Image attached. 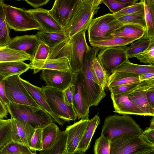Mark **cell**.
<instances>
[{
  "label": "cell",
  "mask_w": 154,
  "mask_h": 154,
  "mask_svg": "<svg viewBox=\"0 0 154 154\" xmlns=\"http://www.w3.org/2000/svg\"><path fill=\"white\" fill-rule=\"evenodd\" d=\"M11 118L12 141L28 147L35 128L26 122Z\"/></svg>",
  "instance_id": "cell-17"
},
{
  "label": "cell",
  "mask_w": 154,
  "mask_h": 154,
  "mask_svg": "<svg viewBox=\"0 0 154 154\" xmlns=\"http://www.w3.org/2000/svg\"><path fill=\"white\" fill-rule=\"evenodd\" d=\"M0 102H2H2L1 100H0Z\"/></svg>",
  "instance_id": "cell-56"
},
{
  "label": "cell",
  "mask_w": 154,
  "mask_h": 154,
  "mask_svg": "<svg viewBox=\"0 0 154 154\" xmlns=\"http://www.w3.org/2000/svg\"><path fill=\"white\" fill-rule=\"evenodd\" d=\"M40 75L46 86L62 91L75 81L77 74L72 72L54 70L42 69Z\"/></svg>",
  "instance_id": "cell-12"
},
{
  "label": "cell",
  "mask_w": 154,
  "mask_h": 154,
  "mask_svg": "<svg viewBox=\"0 0 154 154\" xmlns=\"http://www.w3.org/2000/svg\"><path fill=\"white\" fill-rule=\"evenodd\" d=\"M102 0H80L64 33L71 37L84 29L87 30L94 15L100 8Z\"/></svg>",
  "instance_id": "cell-4"
},
{
  "label": "cell",
  "mask_w": 154,
  "mask_h": 154,
  "mask_svg": "<svg viewBox=\"0 0 154 154\" xmlns=\"http://www.w3.org/2000/svg\"><path fill=\"white\" fill-rule=\"evenodd\" d=\"M36 35L40 42L46 45L50 50L68 38L64 32H46L41 30L38 32Z\"/></svg>",
  "instance_id": "cell-28"
},
{
  "label": "cell",
  "mask_w": 154,
  "mask_h": 154,
  "mask_svg": "<svg viewBox=\"0 0 154 154\" xmlns=\"http://www.w3.org/2000/svg\"><path fill=\"white\" fill-rule=\"evenodd\" d=\"M30 69L35 74L43 69L54 70L72 72L69 61L65 57L49 59L44 61L30 62Z\"/></svg>",
  "instance_id": "cell-22"
},
{
  "label": "cell",
  "mask_w": 154,
  "mask_h": 154,
  "mask_svg": "<svg viewBox=\"0 0 154 154\" xmlns=\"http://www.w3.org/2000/svg\"><path fill=\"white\" fill-rule=\"evenodd\" d=\"M154 37L144 36L126 49V53L128 58H131L145 51L149 47Z\"/></svg>",
  "instance_id": "cell-34"
},
{
  "label": "cell",
  "mask_w": 154,
  "mask_h": 154,
  "mask_svg": "<svg viewBox=\"0 0 154 154\" xmlns=\"http://www.w3.org/2000/svg\"><path fill=\"white\" fill-rule=\"evenodd\" d=\"M80 0H56L50 14L64 29L73 14Z\"/></svg>",
  "instance_id": "cell-13"
},
{
  "label": "cell",
  "mask_w": 154,
  "mask_h": 154,
  "mask_svg": "<svg viewBox=\"0 0 154 154\" xmlns=\"http://www.w3.org/2000/svg\"><path fill=\"white\" fill-rule=\"evenodd\" d=\"M100 50L98 48L90 47L84 55L83 67L79 73L90 107L97 106L106 95L105 91L101 89L95 81L92 70V61L97 57Z\"/></svg>",
  "instance_id": "cell-2"
},
{
  "label": "cell",
  "mask_w": 154,
  "mask_h": 154,
  "mask_svg": "<svg viewBox=\"0 0 154 154\" xmlns=\"http://www.w3.org/2000/svg\"><path fill=\"white\" fill-rule=\"evenodd\" d=\"M3 7L8 28L17 31L41 30L40 25L27 10L11 6L4 2Z\"/></svg>",
  "instance_id": "cell-7"
},
{
  "label": "cell",
  "mask_w": 154,
  "mask_h": 154,
  "mask_svg": "<svg viewBox=\"0 0 154 154\" xmlns=\"http://www.w3.org/2000/svg\"><path fill=\"white\" fill-rule=\"evenodd\" d=\"M146 96L149 104L154 109V78L151 79L146 89Z\"/></svg>",
  "instance_id": "cell-48"
},
{
  "label": "cell",
  "mask_w": 154,
  "mask_h": 154,
  "mask_svg": "<svg viewBox=\"0 0 154 154\" xmlns=\"http://www.w3.org/2000/svg\"><path fill=\"white\" fill-rule=\"evenodd\" d=\"M122 25L112 14L93 19L87 29L89 42L113 38L111 34Z\"/></svg>",
  "instance_id": "cell-8"
},
{
  "label": "cell",
  "mask_w": 154,
  "mask_h": 154,
  "mask_svg": "<svg viewBox=\"0 0 154 154\" xmlns=\"http://www.w3.org/2000/svg\"><path fill=\"white\" fill-rule=\"evenodd\" d=\"M135 57L142 63L154 66V39L147 49L137 54Z\"/></svg>",
  "instance_id": "cell-41"
},
{
  "label": "cell",
  "mask_w": 154,
  "mask_h": 154,
  "mask_svg": "<svg viewBox=\"0 0 154 154\" xmlns=\"http://www.w3.org/2000/svg\"><path fill=\"white\" fill-rule=\"evenodd\" d=\"M146 24L144 36L154 37V0H142Z\"/></svg>",
  "instance_id": "cell-33"
},
{
  "label": "cell",
  "mask_w": 154,
  "mask_h": 154,
  "mask_svg": "<svg viewBox=\"0 0 154 154\" xmlns=\"http://www.w3.org/2000/svg\"><path fill=\"white\" fill-rule=\"evenodd\" d=\"M127 47H110L100 50L97 57L108 73L111 74L118 67L129 60L125 51Z\"/></svg>",
  "instance_id": "cell-11"
},
{
  "label": "cell",
  "mask_w": 154,
  "mask_h": 154,
  "mask_svg": "<svg viewBox=\"0 0 154 154\" xmlns=\"http://www.w3.org/2000/svg\"><path fill=\"white\" fill-rule=\"evenodd\" d=\"M20 80L29 93L41 109L50 115L54 121L60 125L63 126L65 124L64 121L59 119L51 110L47 103L42 88L34 85L21 78Z\"/></svg>",
  "instance_id": "cell-20"
},
{
  "label": "cell",
  "mask_w": 154,
  "mask_h": 154,
  "mask_svg": "<svg viewBox=\"0 0 154 154\" xmlns=\"http://www.w3.org/2000/svg\"><path fill=\"white\" fill-rule=\"evenodd\" d=\"M42 128L35 129L28 146L31 151H42Z\"/></svg>",
  "instance_id": "cell-43"
},
{
  "label": "cell",
  "mask_w": 154,
  "mask_h": 154,
  "mask_svg": "<svg viewBox=\"0 0 154 154\" xmlns=\"http://www.w3.org/2000/svg\"><path fill=\"white\" fill-rule=\"evenodd\" d=\"M139 75L128 72H114L109 77L108 88L130 83L139 82Z\"/></svg>",
  "instance_id": "cell-26"
},
{
  "label": "cell",
  "mask_w": 154,
  "mask_h": 154,
  "mask_svg": "<svg viewBox=\"0 0 154 154\" xmlns=\"http://www.w3.org/2000/svg\"><path fill=\"white\" fill-rule=\"evenodd\" d=\"M144 11V5L142 0L128 6L120 11L113 14L116 17L128 15Z\"/></svg>",
  "instance_id": "cell-42"
},
{
  "label": "cell",
  "mask_w": 154,
  "mask_h": 154,
  "mask_svg": "<svg viewBox=\"0 0 154 154\" xmlns=\"http://www.w3.org/2000/svg\"><path fill=\"white\" fill-rule=\"evenodd\" d=\"M116 18L123 25H135L142 27L146 30V24L144 11Z\"/></svg>",
  "instance_id": "cell-38"
},
{
  "label": "cell",
  "mask_w": 154,
  "mask_h": 154,
  "mask_svg": "<svg viewBox=\"0 0 154 154\" xmlns=\"http://www.w3.org/2000/svg\"><path fill=\"white\" fill-rule=\"evenodd\" d=\"M114 72H126L139 75L147 72L154 73V66L134 64L128 60L118 67Z\"/></svg>",
  "instance_id": "cell-35"
},
{
  "label": "cell",
  "mask_w": 154,
  "mask_h": 154,
  "mask_svg": "<svg viewBox=\"0 0 154 154\" xmlns=\"http://www.w3.org/2000/svg\"><path fill=\"white\" fill-rule=\"evenodd\" d=\"M0 48H1V47H0Z\"/></svg>",
  "instance_id": "cell-57"
},
{
  "label": "cell",
  "mask_w": 154,
  "mask_h": 154,
  "mask_svg": "<svg viewBox=\"0 0 154 154\" xmlns=\"http://www.w3.org/2000/svg\"><path fill=\"white\" fill-rule=\"evenodd\" d=\"M140 82L112 86L108 88L111 93L112 94L126 93L133 90L140 84Z\"/></svg>",
  "instance_id": "cell-46"
},
{
  "label": "cell",
  "mask_w": 154,
  "mask_h": 154,
  "mask_svg": "<svg viewBox=\"0 0 154 154\" xmlns=\"http://www.w3.org/2000/svg\"><path fill=\"white\" fill-rule=\"evenodd\" d=\"M143 131L131 117L114 115L106 117L101 134L111 141L125 136L140 135Z\"/></svg>",
  "instance_id": "cell-3"
},
{
  "label": "cell",
  "mask_w": 154,
  "mask_h": 154,
  "mask_svg": "<svg viewBox=\"0 0 154 154\" xmlns=\"http://www.w3.org/2000/svg\"><path fill=\"white\" fill-rule=\"evenodd\" d=\"M8 113L6 106L0 102V119L7 118Z\"/></svg>",
  "instance_id": "cell-53"
},
{
  "label": "cell",
  "mask_w": 154,
  "mask_h": 154,
  "mask_svg": "<svg viewBox=\"0 0 154 154\" xmlns=\"http://www.w3.org/2000/svg\"><path fill=\"white\" fill-rule=\"evenodd\" d=\"M150 127L154 128V116H152V119H151L150 122Z\"/></svg>",
  "instance_id": "cell-54"
},
{
  "label": "cell",
  "mask_w": 154,
  "mask_h": 154,
  "mask_svg": "<svg viewBox=\"0 0 154 154\" xmlns=\"http://www.w3.org/2000/svg\"><path fill=\"white\" fill-rule=\"evenodd\" d=\"M67 134L65 130L60 131L58 137L54 144L50 148L41 151L38 154H67L66 151ZM73 154H86L79 151Z\"/></svg>",
  "instance_id": "cell-31"
},
{
  "label": "cell",
  "mask_w": 154,
  "mask_h": 154,
  "mask_svg": "<svg viewBox=\"0 0 154 154\" xmlns=\"http://www.w3.org/2000/svg\"><path fill=\"white\" fill-rule=\"evenodd\" d=\"M50 48L46 45L40 42L33 59L30 62L44 61L48 58L50 52Z\"/></svg>",
  "instance_id": "cell-44"
},
{
  "label": "cell",
  "mask_w": 154,
  "mask_h": 154,
  "mask_svg": "<svg viewBox=\"0 0 154 154\" xmlns=\"http://www.w3.org/2000/svg\"><path fill=\"white\" fill-rule=\"evenodd\" d=\"M115 110L123 115H134L145 116L143 112L128 99L127 93L110 94Z\"/></svg>",
  "instance_id": "cell-21"
},
{
  "label": "cell",
  "mask_w": 154,
  "mask_h": 154,
  "mask_svg": "<svg viewBox=\"0 0 154 154\" xmlns=\"http://www.w3.org/2000/svg\"><path fill=\"white\" fill-rule=\"evenodd\" d=\"M13 120L0 119V149L12 141L11 128Z\"/></svg>",
  "instance_id": "cell-37"
},
{
  "label": "cell",
  "mask_w": 154,
  "mask_h": 154,
  "mask_svg": "<svg viewBox=\"0 0 154 154\" xmlns=\"http://www.w3.org/2000/svg\"><path fill=\"white\" fill-rule=\"evenodd\" d=\"M4 78L0 76V99L6 106L10 103L6 96Z\"/></svg>",
  "instance_id": "cell-49"
},
{
  "label": "cell",
  "mask_w": 154,
  "mask_h": 154,
  "mask_svg": "<svg viewBox=\"0 0 154 154\" xmlns=\"http://www.w3.org/2000/svg\"><path fill=\"white\" fill-rule=\"evenodd\" d=\"M102 3L108 7L112 14L116 13L123 8L135 3H122L119 0H102Z\"/></svg>",
  "instance_id": "cell-45"
},
{
  "label": "cell",
  "mask_w": 154,
  "mask_h": 154,
  "mask_svg": "<svg viewBox=\"0 0 154 154\" xmlns=\"http://www.w3.org/2000/svg\"><path fill=\"white\" fill-rule=\"evenodd\" d=\"M100 123V118L96 114L89 120L83 136L79 142L77 151L85 153L90 146L91 142L94 132Z\"/></svg>",
  "instance_id": "cell-24"
},
{
  "label": "cell",
  "mask_w": 154,
  "mask_h": 154,
  "mask_svg": "<svg viewBox=\"0 0 154 154\" xmlns=\"http://www.w3.org/2000/svg\"><path fill=\"white\" fill-rule=\"evenodd\" d=\"M142 134L150 143L154 144V128L149 127L143 131Z\"/></svg>",
  "instance_id": "cell-51"
},
{
  "label": "cell",
  "mask_w": 154,
  "mask_h": 154,
  "mask_svg": "<svg viewBox=\"0 0 154 154\" xmlns=\"http://www.w3.org/2000/svg\"><path fill=\"white\" fill-rule=\"evenodd\" d=\"M31 59L30 56L25 52L8 48H0V63L14 61H24Z\"/></svg>",
  "instance_id": "cell-29"
},
{
  "label": "cell",
  "mask_w": 154,
  "mask_h": 154,
  "mask_svg": "<svg viewBox=\"0 0 154 154\" xmlns=\"http://www.w3.org/2000/svg\"><path fill=\"white\" fill-rule=\"evenodd\" d=\"M110 141L102 135L95 141L94 146V154H110Z\"/></svg>",
  "instance_id": "cell-40"
},
{
  "label": "cell",
  "mask_w": 154,
  "mask_h": 154,
  "mask_svg": "<svg viewBox=\"0 0 154 154\" xmlns=\"http://www.w3.org/2000/svg\"><path fill=\"white\" fill-rule=\"evenodd\" d=\"M91 67L95 81L101 89L104 91L107 87L109 77L111 74L104 69L97 57L93 60Z\"/></svg>",
  "instance_id": "cell-32"
},
{
  "label": "cell",
  "mask_w": 154,
  "mask_h": 154,
  "mask_svg": "<svg viewBox=\"0 0 154 154\" xmlns=\"http://www.w3.org/2000/svg\"><path fill=\"white\" fill-rule=\"evenodd\" d=\"M4 84L6 96L10 102L41 109L22 83L20 75L5 79Z\"/></svg>",
  "instance_id": "cell-10"
},
{
  "label": "cell",
  "mask_w": 154,
  "mask_h": 154,
  "mask_svg": "<svg viewBox=\"0 0 154 154\" xmlns=\"http://www.w3.org/2000/svg\"><path fill=\"white\" fill-rule=\"evenodd\" d=\"M0 154H37L27 146L11 141L0 149Z\"/></svg>",
  "instance_id": "cell-39"
},
{
  "label": "cell",
  "mask_w": 154,
  "mask_h": 154,
  "mask_svg": "<svg viewBox=\"0 0 154 154\" xmlns=\"http://www.w3.org/2000/svg\"><path fill=\"white\" fill-rule=\"evenodd\" d=\"M40 43L36 35H26L11 38L6 46L25 52L30 56V61L33 59Z\"/></svg>",
  "instance_id": "cell-18"
},
{
  "label": "cell",
  "mask_w": 154,
  "mask_h": 154,
  "mask_svg": "<svg viewBox=\"0 0 154 154\" xmlns=\"http://www.w3.org/2000/svg\"><path fill=\"white\" fill-rule=\"evenodd\" d=\"M60 131L59 127L53 122L42 128V151L48 149L54 144Z\"/></svg>",
  "instance_id": "cell-27"
},
{
  "label": "cell",
  "mask_w": 154,
  "mask_h": 154,
  "mask_svg": "<svg viewBox=\"0 0 154 154\" xmlns=\"http://www.w3.org/2000/svg\"><path fill=\"white\" fill-rule=\"evenodd\" d=\"M74 84L75 85V91L72 106L77 117L79 120L88 119L90 107L79 73L76 75Z\"/></svg>",
  "instance_id": "cell-14"
},
{
  "label": "cell",
  "mask_w": 154,
  "mask_h": 154,
  "mask_svg": "<svg viewBox=\"0 0 154 154\" xmlns=\"http://www.w3.org/2000/svg\"><path fill=\"white\" fill-rule=\"evenodd\" d=\"M89 119H81L72 125L67 126L65 130L67 134L66 151L67 154H73L77 151L79 142Z\"/></svg>",
  "instance_id": "cell-15"
},
{
  "label": "cell",
  "mask_w": 154,
  "mask_h": 154,
  "mask_svg": "<svg viewBox=\"0 0 154 154\" xmlns=\"http://www.w3.org/2000/svg\"><path fill=\"white\" fill-rule=\"evenodd\" d=\"M4 1L0 0V47L6 46L11 39L4 11Z\"/></svg>",
  "instance_id": "cell-36"
},
{
  "label": "cell",
  "mask_w": 154,
  "mask_h": 154,
  "mask_svg": "<svg viewBox=\"0 0 154 154\" xmlns=\"http://www.w3.org/2000/svg\"><path fill=\"white\" fill-rule=\"evenodd\" d=\"M135 41V39L131 38L113 36L110 38L89 42V43L92 47L101 49L107 48L126 46Z\"/></svg>",
  "instance_id": "cell-30"
},
{
  "label": "cell",
  "mask_w": 154,
  "mask_h": 154,
  "mask_svg": "<svg viewBox=\"0 0 154 154\" xmlns=\"http://www.w3.org/2000/svg\"><path fill=\"white\" fill-rule=\"evenodd\" d=\"M151 79L141 82L133 90L126 93L129 100L141 110L145 116H154V109L149 104L146 96V89Z\"/></svg>",
  "instance_id": "cell-16"
},
{
  "label": "cell",
  "mask_w": 154,
  "mask_h": 154,
  "mask_svg": "<svg viewBox=\"0 0 154 154\" xmlns=\"http://www.w3.org/2000/svg\"><path fill=\"white\" fill-rule=\"evenodd\" d=\"M30 69L29 64L22 61L0 63V76L4 79L15 75H22Z\"/></svg>",
  "instance_id": "cell-23"
},
{
  "label": "cell",
  "mask_w": 154,
  "mask_h": 154,
  "mask_svg": "<svg viewBox=\"0 0 154 154\" xmlns=\"http://www.w3.org/2000/svg\"><path fill=\"white\" fill-rule=\"evenodd\" d=\"M139 80L140 82L146 81L154 78V73L147 72L139 75Z\"/></svg>",
  "instance_id": "cell-52"
},
{
  "label": "cell",
  "mask_w": 154,
  "mask_h": 154,
  "mask_svg": "<svg viewBox=\"0 0 154 154\" xmlns=\"http://www.w3.org/2000/svg\"><path fill=\"white\" fill-rule=\"evenodd\" d=\"M146 30L140 26L132 24H123L115 30L111 36L129 38L138 40L144 35Z\"/></svg>",
  "instance_id": "cell-25"
},
{
  "label": "cell",
  "mask_w": 154,
  "mask_h": 154,
  "mask_svg": "<svg viewBox=\"0 0 154 154\" xmlns=\"http://www.w3.org/2000/svg\"><path fill=\"white\" fill-rule=\"evenodd\" d=\"M27 3L36 8L46 4L50 0H25Z\"/></svg>",
  "instance_id": "cell-50"
},
{
  "label": "cell",
  "mask_w": 154,
  "mask_h": 154,
  "mask_svg": "<svg viewBox=\"0 0 154 154\" xmlns=\"http://www.w3.org/2000/svg\"><path fill=\"white\" fill-rule=\"evenodd\" d=\"M75 91V85L74 83L71 84L67 88L63 91L64 100L67 105H72Z\"/></svg>",
  "instance_id": "cell-47"
},
{
  "label": "cell",
  "mask_w": 154,
  "mask_h": 154,
  "mask_svg": "<svg viewBox=\"0 0 154 154\" xmlns=\"http://www.w3.org/2000/svg\"><path fill=\"white\" fill-rule=\"evenodd\" d=\"M40 26L41 31L58 33L64 32V29L50 14L48 10L42 8L27 10Z\"/></svg>",
  "instance_id": "cell-19"
},
{
  "label": "cell",
  "mask_w": 154,
  "mask_h": 154,
  "mask_svg": "<svg viewBox=\"0 0 154 154\" xmlns=\"http://www.w3.org/2000/svg\"><path fill=\"white\" fill-rule=\"evenodd\" d=\"M86 30H82L59 43L51 50L47 59L65 57L72 72L79 73L83 67L84 55L91 47L86 41Z\"/></svg>",
  "instance_id": "cell-1"
},
{
  "label": "cell",
  "mask_w": 154,
  "mask_h": 154,
  "mask_svg": "<svg viewBox=\"0 0 154 154\" xmlns=\"http://www.w3.org/2000/svg\"><path fill=\"white\" fill-rule=\"evenodd\" d=\"M153 149L154 144L142 134L127 135L110 141V154H142Z\"/></svg>",
  "instance_id": "cell-6"
},
{
  "label": "cell",
  "mask_w": 154,
  "mask_h": 154,
  "mask_svg": "<svg viewBox=\"0 0 154 154\" xmlns=\"http://www.w3.org/2000/svg\"><path fill=\"white\" fill-rule=\"evenodd\" d=\"M11 118L29 124L35 128H42L54 121L52 117L41 109L10 102L6 106Z\"/></svg>",
  "instance_id": "cell-5"
},
{
  "label": "cell",
  "mask_w": 154,
  "mask_h": 154,
  "mask_svg": "<svg viewBox=\"0 0 154 154\" xmlns=\"http://www.w3.org/2000/svg\"><path fill=\"white\" fill-rule=\"evenodd\" d=\"M142 154H154V149L147 151Z\"/></svg>",
  "instance_id": "cell-55"
},
{
  "label": "cell",
  "mask_w": 154,
  "mask_h": 154,
  "mask_svg": "<svg viewBox=\"0 0 154 154\" xmlns=\"http://www.w3.org/2000/svg\"><path fill=\"white\" fill-rule=\"evenodd\" d=\"M41 88L51 109L59 119L68 122L77 119L73 106L67 105L64 102L63 91L46 86Z\"/></svg>",
  "instance_id": "cell-9"
}]
</instances>
